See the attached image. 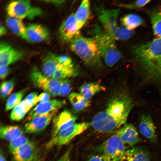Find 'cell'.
Listing matches in <instances>:
<instances>
[{
	"label": "cell",
	"instance_id": "cell-26",
	"mask_svg": "<svg viewBox=\"0 0 161 161\" xmlns=\"http://www.w3.org/2000/svg\"><path fill=\"white\" fill-rule=\"evenodd\" d=\"M123 27L132 30L143 23L142 18L139 15L134 14H129L125 15L121 20Z\"/></svg>",
	"mask_w": 161,
	"mask_h": 161
},
{
	"label": "cell",
	"instance_id": "cell-30",
	"mask_svg": "<svg viewBox=\"0 0 161 161\" xmlns=\"http://www.w3.org/2000/svg\"><path fill=\"white\" fill-rule=\"evenodd\" d=\"M30 140L27 137L23 135L12 140L10 142L9 145L10 152L12 154Z\"/></svg>",
	"mask_w": 161,
	"mask_h": 161
},
{
	"label": "cell",
	"instance_id": "cell-8",
	"mask_svg": "<svg viewBox=\"0 0 161 161\" xmlns=\"http://www.w3.org/2000/svg\"><path fill=\"white\" fill-rule=\"evenodd\" d=\"M30 78L34 84L53 96L59 95L61 80L48 77L36 69L32 71Z\"/></svg>",
	"mask_w": 161,
	"mask_h": 161
},
{
	"label": "cell",
	"instance_id": "cell-9",
	"mask_svg": "<svg viewBox=\"0 0 161 161\" xmlns=\"http://www.w3.org/2000/svg\"><path fill=\"white\" fill-rule=\"evenodd\" d=\"M12 155L14 161H39L40 156L38 146L31 140Z\"/></svg>",
	"mask_w": 161,
	"mask_h": 161
},
{
	"label": "cell",
	"instance_id": "cell-15",
	"mask_svg": "<svg viewBox=\"0 0 161 161\" xmlns=\"http://www.w3.org/2000/svg\"><path fill=\"white\" fill-rule=\"evenodd\" d=\"M64 100H53L39 103L29 113L27 120L30 121L34 118L49 113L54 110H58L64 105Z\"/></svg>",
	"mask_w": 161,
	"mask_h": 161
},
{
	"label": "cell",
	"instance_id": "cell-10",
	"mask_svg": "<svg viewBox=\"0 0 161 161\" xmlns=\"http://www.w3.org/2000/svg\"><path fill=\"white\" fill-rule=\"evenodd\" d=\"M49 37V32L47 28L41 24H33L26 28L21 38L28 42L35 43L46 41Z\"/></svg>",
	"mask_w": 161,
	"mask_h": 161
},
{
	"label": "cell",
	"instance_id": "cell-2",
	"mask_svg": "<svg viewBox=\"0 0 161 161\" xmlns=\"http://www.w3.org/2000/svg\"><path fill=\"white\" fill-rule=\"evenodd\" d=\"M89 32L95 41L101 58L107 66H113L121 58V53L116 47L115 40L98 25L93 27Z\"/></svg>",
	"mask_w": 161,
	"mask_h": 161
},
{
	"label": "cell",
	"instance_id": "cell-13",
	"mask_svg": "<svg viewBox=\"0 0 161 161\" xmlns=\"http://www.w3.org/2000/svg\"><path fill=\"white\" fill-rule=\"evenodd\" d=\"M24 54L21 51L13 47L7 43L0 44V66H8L22 58Z\"/></svg>",
	"mask_w": 161,
	"mask_h": 161
},
{
	"label": "cell",
	"instance_id": "cell-39",
	"mask_svg": "<svg viewBox=\"0 0 161 161\" xmlns=\"http://www.w3.org/2000/svg\"><path fill=\"white\" fill-rule=\"evenodd\" d=\"M70 152L69 150L66 151L58 160L55 161H70Z\"/></svg>",
	"mask_w": 161,
	"mask_h": 161
},
{
	"label": "cell",
	"instance_id": "cell-6",
	"mask_svg": "<svg viewBox=\"0 0 161 161\" xmlns=\"http://www.w3.org/2000/svg\"><path fill=\"white\" fill-rule=\"evenodd\" d=\"M6 10L9 16L21 20L26 18L33 19L42 13L40 8L32 6L29 0L12 1L7 5Z\"/></svg>",
	"mask_w": 161,
	"mask_h": 161
},
{
	"label": "cell",
	"instance_id": "cell-24",
	"mask_svg": "<svg viewBox=\"0 0 161 161\" xmlns=\"http://www.w3.org/2000/svg\"><path fill=\"white\" fill-rule=\"evenodd\" d=\"M76 72L73 65L70 66H64L59 64L52 78L61 80L75 75Z\"/></svg>",
	"mask_w": 161,
	"mask_h": 161
},
{
	"label": "cell",
	"instance_id": "cell-31",
	"mask_svg": "<svg viewBox=\"0 0 161 161\" xmlns=\"http://www.w3.org/2000/svg\"><path fill=\"white\" fill-rule=\"evenodd\" d=\"M15 84V81L11 79L3 83L0 87V95L1 98L4 99L12 92Z\"/></svg>",
	"mask_w": 161,
	"mask_h": 161
},
{
	"label": "cell",
	"instance_id": "cell-25",
	"mask_svg": "<svg viewBox=\"0 0 161 161\" xmlns=\"http://www.w3.org/2000/svg\"><path fill=\"white\" fill-rule=\"evenodd\" d=\"M102 89L100 84L97 82H92L83 84L80 89V94L89 100Z\"/></svg>",
	"mask_w": 161,
	"mask_h": 161
},
{
	"label": "cell",
	"instance_id": "cell-32",
	"mask_svg": "<svg viewBox=\"0 0 161 161\" xmlns=\"http://www.w3.org/2000/svg\"><path fill=\"white\" fill-rule=\"evenodd\" d=\"M150 1V0H137L129 3L121 4L119 6L129 9H138L144 6Z\"/></svg>",
	"mask_w": 161,
	"mask_h": 161
},
{
	"label": "cell",
	"instance_id": "cell-20",
	"mask_svg": "<svg viewBox=\"0 0 161 161\" xmlns=\"http://www.w3.org/2000/svg\"><path fill=\"white\" fill-rule=\"evenodd\" d=\"M119 161H150L145 151L139 148H131L126 151Z\"/></svg>",
	"mask_w": 161,
	"mask_h": 161
},
{
	"label": "cell",
	"instance_id": "cell-12",
	"mask_svg": "<svg viewBox=\"0 0 161 161\" xmlns=\"http://www.w3.org/2000/svg\"><path fill=\"white\" fill-rule=\"evenodd\" d=\"M81 28L77 23L74 14L72 13L61 25L60 33L64 40L71 42L79 35V32Z\"/></svg>",
	"mask_w": 161,
	"mask_h": 161
},
{
	"label": "cell",
	"instance_id": "cell-17",
	"mask_svg": "<svg viewBox=\"0 0 161 161\" xmlns=\"http://www.w3.org/2000/svg\"><path fill=\"white\" fill-rule=\"evenodd\" d=\"M139 130L144 137L152 142L157 140L156 129L152 119L148 114H143L140 119Z\"/></svg>",
	"mask_w": 161,
	"mask_h": 161
},
{
	"label": "cell",
	"instance_id": "cell-3",
	"mask_svg": "<svg viewBox=\"0 0 161 161\" xmlns=\"http://www.w3.org/2000/svg\"><path fill=\"white\" fill-rule=\"evenodd\" d=\"M96 10L103 28L115 40H126L132 35V30L117 25V20L120 12L119 9H107L100 6Z\"/></svg>",
	"mask_w": 161,
	"mask_h": 161
},
{
	"label": "cell",
	"instance_id": "cell-16",
	"mask_svg": "<svg viewBox=\"0 0 161 161\" xmlns=\"http://www.w3.org/2000/svg\"><path fill=\"white\" fill-rule=\"evenodd\" d=\"M53 119V124L52 137L74 124L77 117L69 111L65 110L55 117Z\"/></svg>",
	"mask_w": 161,
	"mask_h": 161
},
{
	"label": "cell",
	"instance_id": "cell-35",
	"mask_svg": "<svg viewBox=\"0 0 161 161\" xmlns=\"http://www.w3.org/2000/svg\"><path fill=\"white\" fill-rule=\"evenodd\" d=\"M58 61L60 64L64 66H70L73 65L72 60L67 56H58Z\"/></svg>",
	"mask_w": 161,
	"mask_h": 161
},
{
	"label": "cell",
	"instance_id": "cell-23",
	"mask_svg": "<svg viewBox=\"0 0 161 161\" xmlns=\"http://www.w3.org/2000/svg\"><path fill=\"white\" fill-rule=\"evenodd\" d=\"M68 98L72 108L76 111L83 110L90 105V101L80 94L72 93L69 95Z\"/></svg>",
	"mask_w": 161,
	"mask_h": 161
},
{
	"label": "cell",
	"instance_id": "cell-42",
	"mask_svg": "<svg viewBox=\"0 0 161 161\" xmlns=\"http://www.w3.org/2000/svg\"><path fill=\"white\" fill-rule=\"evenodd\" d=\"M0 161H7L4 156L1 152L0 155Z\"/></svg>",
	"mask_w": 161,
	"mask_h": 161
},
{
	"label": "cell",
	"instance_id": "cell-7",
	"mask_svg": "<svg viewBox=\"0 0 161 161\" xmlns=\"http://www.w3.org/2000/svg\"><path fill=\"white\" fill-rule=\"evenodd\" d=\"M102 154L115 161H119L127 148L115 133L105 141L100 147Z\"/></svg>",
	"mask_w": 161,
	"mask_h": 161
},
{
	"label": "cell",
	"instance_id": "cell-14",
	"mask_svg": "<svg viewBox=\"0 0 161 161\" xmlns=\"http://www.w3.org/2000/svg\"><path fill=\"white\" fill-rule=\"evenodd\" d=\"M126 148L132 147L140 140L138 132L131 124H125L115 133Z\"/></svg>",
	"mask_w": 161,
	"mask_h": 161
},
{
	"label": "cell",
	"instance_id": "cell-36",
	"mask_svg": "<svg viewBox=\"0 0 161 161\" xmlns=\"http://www.w3.org/2000/svg\"><path fill=\"white\" fill-rule=\"evenodd\" d=\"M88 161H115L102 154L94 155L90 158Z\"/></svg>",
	"mask_w": 161,
	"mask_h": 161
},
{
	"label": "cell",
	"instance_id": "cell-5",
	"mask_svg": "<svg viewBox=\"0 0 161 161\" xmlns=\"http://www.w3.org/2000/svg\"><path fill=\"white\" fill-rule=\"evenodd\" d=\"M91 125L90 122L75 123L52 137L47 143L46 147L48 148L55 146H60L66 145L75 137L86 130Z\"/></svg>",
	"mask_w": 161,
	"mask_h": 161
},
{
	"label": "cell",
	"instance_id": "cell-4",
	"mask_svg": "<svg viewBox=\"0 0 161 161\" xmlns=\"http://www.w3.org/2000/svg\"><path fill=\"white\" fill-rule=\"evenodd\" d=\"M70 47L86 64L94 66L100 63L101 58L95 41L92 37L79 35L70 42Z\"/></svg>",
	"mask_w": 161,
	"mask_h": 161
},
{
	"label": "cell",
	"instance_id": "cell-18",
	"mask_svg": "<svg viewBox=\"0 0 161 161\" xmlns=\"http://www.w3.org/2000/svg\"><path fill=\"white\" fill-rule=\"evenodd\" d=\"M58 57L54 53H50L46 56L41 66V72L43 75L52 78L59 64Z\"/></svg>",
	"mask_w": 161,
	"mask_h": 161
},
{
	"label": "cell",
	"instance_id": "cell-34",
	"mask_svg": "<svg viewBox=\"0 0 161 161\" xmlns=\"http://www.w3.org/2000/svg\"><path fill=\"white\" fill-rule=\"evenodd\" d=\"M38 94L36 92H32L29 94L24 99L26 104L31 108L38 102Z\"/></svg>",
	"mask_w": 161,
	"mask_h": 161
},
{
	"label": "cell",
	"instance_id": "cell-19",
	"mask_svg": "<svg viewBox=\"0 0 161 161\" xmlns=\"http://www.w3.org/2000/svg\"><path fill=\"white\" fill-rule=\"evenodd\" d=\"M23 133L22 129L17 126H2L0 128L1 138L9 142L23 135Z\"/></svg>",
	"mask_w": 161,
	"mask_h": 161
},
{
	"label": "cell",
	"instance_id": "cell-11",
	"mask_svg": "<svg viewBox=\"0 0 161 161\" xmlns=\"http://www.w3.org/2000/svg\"><path fill=\"white\" fill-rule=\"evenodd\" d=\"M57 111L54 110L32 119L24 125L25 131L28 133H34L43 130L53 119Z\"/></svg>",
	"mask_w": 161,
	"mask_h": 161
},
{
	"label": "cell",
	"instance_id": "cell-38",
	"mask_svg": "<svg viewBox=\"0 0 161 161\" xmlns=\"http://www.w3.org/2000/svg\"><path fill=\"white\" fill-rule=\"evenodd\" d=\"M9 69L8 66H0V77L1 80L5 79L8 75Z\"/></svg>",
	"mask_w": 161,
	"mask_h": 161
},
{
	"label": "cell",
	"instance_id": "cell-29",
	"mask_svg": "<svg viewBox=\"0 0 161 161\" xmlns=\"http://www.w3.org/2000/svg\"><path fill=\"white\" fill-rule=\"evenodd\" d=\"M150 19L154 35L157 38H161V11L153 12Z\"/></svg>",
	"mask_w": 161,
	"mask_h": 161
},
{
	"label": "cell",
	"instance_id": "cell-21",
	"mask_svg": "<svg viewBox=\"0 0 161 161\" xmlns=\"http://www.w3.org/2000/svg\"><path fill=\"white\" fill-rule=\"evenodd\" d=\"M90 15V3L87 0L83 1L74 14L76 20L81 27L88 21Z\"/></svg>",
	"mask_w": 161,
	"mask_h": 161
},
{
	"label": "cell",
	"instance_id": "cell-28",
	"mask_svg": "<svg viewBox=\"0 0 161 161\" xmlns=\"http://www.w3.org/2000/svg\"><path fill=\"white\" fill-rule=\"evenodd\" d=\"M27 89V88H25L10 95L6 101L5 110H10L17 106L21 101L22 98Z\"/></svg>",
	"mask_w": 161,
	"mask_h": 161
},
{
	"label": "cell",
	"instance_id": "cell-41",
	"mask_svg": "<svg viewBox=\"0 0 161 161\" xmlns=\"http://www.w3.org/2000/svg\"><path fill=\"white\" fill-rule=\"evenodd\" d=\"M47 1H48L50 2L51 3L57 4H61L65 1H64L63 0H52Z\"/></svg>",
	"mask_w": 161,
	"mask_h": 161
},
{
	"label": "cell",
	"instance_id": "cell-40",
	"mask_svg": "<svg viewBox=\"0 0 161 161\" xmlns=\"http://www.w3.org/2000/svg\"><path fill=\"white\" fill-rule=\"evenodd\" d=\"M0 35L1 36L3 35L6 33L7 30L6 27L1 23L0 24Z\"/></svg>",
	"mask_w": 161,
	"mask_h": 161
},
{
	"label": "cell",
	"instance_id": "cell-27",
	"mask_svg": "<svg viewBox=\"0 0 161 161\" xmlns=\"http://www.w3.org/2000/svg\"><path fill=\"white\" fill-rule=\"evenodd\" d=\"M30 109L26 104L24 99L21 100L12 111L10 115L11 119L14 121H18L21 120Z\"/></svg>",
	"mask_w": 161,
	"mask_h": 161
},
{
	"label": "cell",
	"instance_id": "cell-33",
	"mask_svg": "<svg viewBox=\"0 0 161 161\" xmlns=\"http://www.w3.org/2000/svg\"><path fill=\"white\" fill-rule=\"evenodd\" d=\"M70 81L66 79L61 80V84L59 95L65 96L69 94L71 90Z\"/></svg>",
	"mask_w": 161,
	"mask_h": 161
},
{
	"label": "cell",
	"instance_id": "cell-37",
	"mask_svg": "<svg viewBox=\"0 0 161 161\" xmlns=\"http://www.w3.org/2000/svg\"><path fill=\"white\" fill-rule=\"evenodd\" d=\"M50 95L49 94L45 92L41 93L38 97V102L42 103L49 101Z\"/></svg>",
	"mask_w": 161,
	"mask_h": 161
},
{
	"label": "cell",
	"instance_id": "cell-22",
	"mask_svg": "<svg viewBox=\"0 0 161 161\" xmlns=\"http://www.w3.org/2000/svg\"><path fill=\"white\" fill-rule=\"evenodd\" d=\"M7 27L15 35L21 37L24 34L26 28L21 19L9 16L6 20Z\"/></svg>",
	"mask_w": 161,
	"mask_h": 161
},
{
	"label": "cell",
	"instance_id": "cell-1",
	"mask_svg": "<svg viewBox=\"0 0 161 161\" xmlns=\"http://www.w3.org/2000/svg\"><path fill=\"white\" fill-rule=\"evenodd\" d=\"M132 50L134 60L145 79L161 80V38L134 46Z\"/></svg>",
	"mask_w": 161,
	"mask_h": 161
}]
</instances>
